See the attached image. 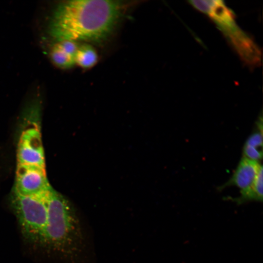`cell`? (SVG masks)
Listing matches in <instances>:
<instances>
[{
    "label": "cell",
    "mask_w": 263,
    "mask_h": 263,
    "mask_svg": "<svg viewBox=\"0 0 263 263\" xmlns=\"http://www.w3.org/2000/svg\"><path fill=\"white\" fill-rule=\"evenodd\" d=\"M40 100L37 98L29 105L25 113L29 120L22 130L18 144V164L45 168L44 155L41 133L37 121L40 112Z\"/></svg>",
    "instance_id": "cell-3"
},
{
    "label": "cell",
    "mask_w": 263,
    "mask_h": 263,
    "mask_svg": "<svg viewBox=\"0 0 263 263\" xmlns=\"http://www.w3.org/2000/svg\"><path fill=\"white\" fill-rule=\"evenodd\" d=\"M10 200L22 235L30 243L56 253L64 260L82 246L85 226L81 215L52 188L35 196L12 192Z\"/></svg>",
    "instance_id": "cell-1"
},
{
    "label": "cell",
    "mask_w": 263,
    "mask_h": 263,
    "mask_svg": "<svg viewBox=\"0 0 263 263\" xmlns=\"http://www.w3.org/2000/svg\"><path fill=\"white\" fill-rule=\"evenodd\" d=\"M262 169L259 162L243 157L231 178L221 188L235 186L240 188V194L243 193L250 188Z\"/></svg>",
    "instance_id": "cell-6"
},
{
    "label": "cell",
    "mask_w": 263,
    "mask_h": 263,
    "mask_svg": "<svg viewBox=\"0 0 263 263\" xmlns=\"http://www.w3.org/2000/svg\"><path fill=\"white\" fill-rule=\"evenodd\" d=\"M122 11L123 5L119 1H63L53 12L49 32L56 41H101L113 30Z\"/></svg>",
    "instance_id": "cell-2"
},
{
    "label": "cell",
    "mask_w": 263,
    "mask_h": 263,
    "mask_svg": "<svg viewBox=\"0 0 263 263\" xmlns=\"http://www.w3.org/2000/svg\"><path fill=\"white\" fill-rule=\"evenodd\" d=\"M262 130L252 133L247 139L244 146L262 151Z\"/></svg>",
    "instance_id": "cell-10"
},
{
    "label": "cell",
    "mask_w": 263,
    "mask_h": 263,
    "mask_svg": "<svg viewBox=\"0 0 263 263\" xmlns=\"http://www.w3.org/2000/svg\"><path fill=\"white\" fill-rule=\"evenodd\" d=\"M97 60V54L92 46L87 44L79 45L75 56V64L89 69L94 66Z\"/></svg>",
    "instance_id": "cell-7"
},
{
    "label": "cell",
    "mask_w": 263,
    "mask_h": 263,
    "mask_svg": "<svg viewBox=\"0 0 263 263\" xmlns=\"http://www.w3.org/2000/svg\"><path fill=\"white\" fill-rule=\"evenodd\" d=\"M232 200L239 205L251 201L262 202L263 169L260 170L250 188L244 193L240 194L238 197Z\"/></svg>",
    "instance_id": "cell-8"
},
{
    "label": "cell",
    "mask_w": 263,
    "mask_h": 263,
    "mask_svg": "<svg viewBox=\"0 0 263 263\" xmlns=\"http://www.w3.org/2000/svg\"><path fill=\"white\" fill-rule=\"evenodd\" d=\"M51 188L45 168L18 164L13 192L23 196H35L44 193Z\"/></svg>",
    "instance_id": "cell-4"
},
{
    "label": "cell",
    "mask_w": 263,
    "mask_h": 263,
    "mask_svg": "<svg viewBox=\"0 0 263 263\" xmlns=\"http://www.w3.org/2000/svg\"><path fill=\"white\" fill-rule=\"evenodd\" d=\"M221 31L228 38L241 58L251 66L259 65L261 53L255 42L236 23Z\"/></svg>",
    "instance_id": "cell-5"
},
{
    "label": "cell",
    "mask_w": 263,
    "mask_h": 263,
    "mask_svg": "<svg viewBox=\"0 0 263 263\" xmlns=\"http://www.w3.org/2000/svg\"><path fill=\"white\" fill-rule=\"evenodd\" d=\"M50 57L53 63L62 69H68L75 64V56L64 50L58 42L52 48Z\"/></svg>",
    "instance_id": "cell-9"
}]
</instances>
